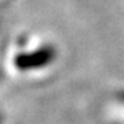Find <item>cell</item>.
<instances>
[{
	"instance_id": "obj_2",
	"label": "cell",
	"mask_w": 124,
	"mask_h": 124,
	"mask_svg": "<svg viewBox=\"0 0 124 124\" xmlns=\"http://www.w3.org/2000/svg\"><path fill=\"white\" fill-rule=\"evenodd\" d=\"M0 79H1V73H0Z\"/></svg>"
},
{
	"instance_id": "obj_3",
	"label": "cell",
	"mask_w": 124,
	"mask_h": 124,
	"mask_svg": "<svg viewBox=\"0 0 124 124\" xmlns=\"http://www.w3.org/2000/svg\"><path fill=\"white\" fill-rule=\"evenodd\" d=\"M0 121H1V119H0Z\"/></svg>"
},
{
	"instance_id": "obj_1",
	"label": "cell",
	"mask_w": 124,
	"mask_h": 124,
	"mask_svg": "<svg viewBox=\"0 0 124 124\" xmlns=\"http://www.w3.org/2000/svg\"><path fill=\"white\" fill-rule=\"evenodd\" d=\"M58 51L53 44H43L29 51L18 53L13 59L14 68L19 72L41 70L55 62Z\"/></svg>"
}]
</instances>
